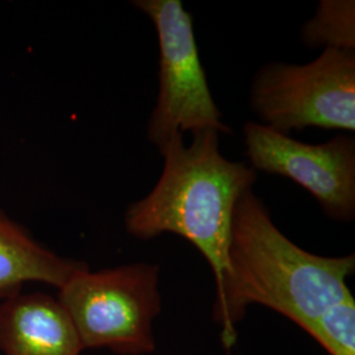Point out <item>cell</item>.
I'll list each match as a JSON object with an SVG mask.
<instances>
[{
    "instance_id": "6da1fadb",
    "label": "cell",
    "mask_w": 355,
    "mask_h": 355,
    "mask_svg": "<svg viewBox=\"0 0 355 355\" xmlns=\"http://www.w3.org/2000/svg\"><path fill=\"white\" fill-rule=\"evenodd\" d=\"M354 271V254L306 252L280 232L253 190L245 192L233 215L228 271L216 287L214 318L223 327L224 345L236 343V325L253 304L272 309L305 331L352 291L346 279Z\"/></svg>"
},
{
    "instance_id": "7a4b0ae2",
    "label": "cell",
    "mask_w": 355,
    "mask_h": 355,
    "mask_svg": "<svg viewBox=\"0 0 355 355\" xmlns=\"http://www.w3.org/2000/svg\"><path fill=\"white\" fill-rule=\"evenodd\" d=\"M159 153L162 174L144 199L128 207L125 229L141 241L165 233L186 239L207 259L218 287L228 271L234 209L253 190L257 171L225 158L214 130L192 135L190 145L177 136Z\"/></svg>"
},
{
    "instance_id": "3957f363",
    "label": "cell",
    "mask_w": 355,
    "mask_h": 355,
    "mask_svg": "<svg viewBox=\"0 0 355 355\" xmlns=\"http://www.w3.org/2000/svg\"><path fill=\"white\" fill-rule=\"evenodd\" d=\"M62 304L86 349L117 355L152 354L154 320L161 313L159 267L153 263L78 271L58 290Z\"/></svg>"
},
{
    "instance_id": "277c9868",
    "label": "cell",
    "mask_w": 355,
    "mask_h": 355,
    "mask_svg": "<svg viewBox=\"0 0 355 355\" xmlns=\"http://www.w3.org/2000/svg\"><path fill=\"white\" fill-rule=\"evenodd\" d=\"M157 32L158 95L148 121V140L159 152L183 136L214 130L230 135L209 89L193 32L192 15L180 0H136Z\"/></svg>"
},
{
    "instance_id": "5b68a950",
    "label": "cell",
    "mask_w": 355,
    "mask_h": 355,
    "mask_svg": "<svg viewBox=\"0 0 355 355\" xmlns=\"http://www.w3.org/2000/svg\"><path fill=\"white\" fill-rule=\"evenodd\" d=\"M258 123L282 135L305 128L355 130V51L324 49L309 64L271 62L250 86Z\"/></svg>"
},
{
    "instance_id": "8992f818",
    "label": "cell",
    "mask_w": 355,
    "mask_h": 355,
    "mask_svg": "<svg viewBox=\"0 0 355 355\" xmlns=\"http://www.w3.org/2000/svg\"><path fill=\"white\" fill-rule=\"evenodd\" d=\"M243 144L254 171L295 182L333 220H354V137L337 135L324 144H305L258 121H249L243 127Z\"/></svg>"
},
{
    "instance_id": "52a82bcc",
    "label": "cell",
    "mask_w": 355,
    "mask_h": 355,
    "mask_svg": "<svg viewBox=\"0 0 355 355\" xmlns=\"http://www.w3.org/2000/svg\"><path fill=\"white\" fill-rule=\"evenodd\" d=\"M0 352L4 355H80L83 346L57 297L17 292L0 303Z\"/></svg>"
},
{
    "instance_id": "ba28073f",
    "label": "cell",
    "mask_w": 355,
    "mask_h": 355,
    "mask_svg": "<svg viewBox=\"0 0 355 355\" xmlns=\"http://www.w3.org/2000/svg\"><path fill=\"white\" fill-rule=\"evenodd\" d=\"M87 265L64 258L38 243L23 227L0 212V299L20 292L29 282L60 290Z\"/></svg>"
},
{
    "instance_id": "9c48e42d",
    "label": "cell",
    "mask_w": 355,
    "mask_h": 355,
    "mask_svg": "<svg viewBox=\"0 0 355 355\" xmlns=\"http://www.w3.org/2000/svg\"><path fill=\"white\" fill-rule=\"evenodd\" d=\"M302 40L312 49L355 51L354 0H321L302 29Z\"/></svg>"
},
{
    "instance_id": "30bf717a",
    "label": "cell",
    "mask_w": 355,
    "mask_h": 355,
    "mask_svg": "<svg viewBox=\"0 0 355 355\" xmlns=\"http://www.w3.org/2000/svg\"><path fill=\"white\" fill-rule=\"evenodd\" d=\"M330 355H355V299L352 291L330 305L306 329Z\"/></svg>"
}]
</instances>
